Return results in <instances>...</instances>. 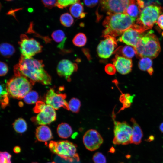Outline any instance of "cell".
Listing matches in <instances>:
<instances>
[{
    "label": "cell",
    "instance_id": "obj_25",
    "mask_svg": "<svg viewBox=\"0 0 163 163\" xmlns=\"http://www.w3.org/2000/svg\"><path fill=\"white\" fill-rule=\"evenodd\" d=\"M0 51L2 56L5 57L9 58L14 54L15 49L11 44L3 43L0 44Z\"/></svg>",
    "mask_w": 163,
    "mask_h": 163
},
{
    "label": "cell",
    "instance_id": "obj_24",
    "mask_svg": "<svg viewBox=\"0 0 163 163\" xmlns=\"http://www.w3.org/2000/svg\"><path fill=\"white\" fill-rule=\"evenodd\" d=\"M51 37L56 42L59 43L57 47L60 49L63 48L66 38L64 32L61 30H57L52 34Z\"/></svg>",
    "mask_w": 163,
    "mask_h": 163
},
{
    "label": "cell",
    "instance_id": "obj_34",
    "mask_svg": "<svg viewBox=\"0 0 163 163\" xmlns=\"http://www.w3.org/2000/svg\"><path fill=\"white\" fill-rule=\"evenodd\" d=\"M93 160L94 163H106L105 157L102 153L97 152L94 155Z\"/></svg>",
    "mask_w": 163,
    "mask_h": 163
},
{
    "label": "cell",
    "instance_id": "obj_8",
    "mask_svg": "<svg viewBox=\"0 0 163 163\" xmlns=\"http://www.w3.org/2000/svg\"><path fill=\"white\" fill-rule=\"evenodd\" d=\"M21 55L30 58L41 52L43 46L40 43L33 38H29L25 34L20 36V40L18 43Z\"/></svg>",
    "mask_w": 163,
    "mask_h": 163
},
{
    "label": "cell",
    "instance_id": "obj_12",
    "mask_svg": "<svg viewBox=\"0 0 163 163\" xmlns=\"http://www.w3.org/2000/svg\"><path fill=\"white\" fill-rule=\"evenodd\" d=\"M83 141L86 148L91 151L97 149L103 142V139L97 130L93 129L85 133Z\"/></svg>",
    "mask_w": 163,
    "mask_h": 163
},
{
    "label": "cell",
    "instance_id": "obj_28",
    "mask_svg": "<svg viewBox=\"0 0 163 163\" xmlns=\"http://www.w3.org/2000/svg\"><path fill=\"white\" fill-rule=\"evenodd\" d=\"M69 110L75 113H78L81 106L80 101L76 98L71 99L68 103Z\"/></svg>",
    "mask_w": 163,
    "mask_h": 163
},
{
    "label": "cell",
    "instance_id": "obj_38",
    "mask_svg": "<svg viewBox=\"0 0 163 163\" xmlns=\"http://www.w3.org/2000/svg\"><path fill=\"white\" fill-rule=\"evenodd\" d=\"M0 75L1 76H3L5 75L7 73L8 71V68L7 64L2 62H0Z\"/></svg>",
    "mask_w": 163,
    "mask_h": 163
},
{
    "label": "cell",
    "instance_id": "obj_45",
    "mask_svg": "<svg viewBox=\"0 0 163 163\" xmlns=\"http://www.w3.org/2000/svg\"><path fill=\"white\" fill-rule=\"evenodd\" d=\"M162 36H163V32H162Z\"/></svg>",
    "mask_w": 163,
    "mask_h": 163
},
{
    "label": "cell",
    "instance_id": "obj_19",
    "mask_svg": "<svg viewBox=\"0 0 163 163\" xmlns=\"http://www.w3.org/2000/svg\"><path fill=\"white\" fill-rule=\"evenodd\" d=\"M114 53L116 55L129 59L133 57L136 54L135 48L128 46L119 47L115 50Z\"/></svg>",
    "mask_w": 163,
    "mask_h": 163
},
{
    "label": "cell",
    "instance_id": "obj_22",
    "mask_svg": "<svg viewBox=\"0 0 163 163\" xmlns=\"http://www.w3.org/2000/svg\"><path fill=\"white\" fill-rule=\"evenodd\" d=\"M69 11L71 14L75 18H82L85 15L83 12V5L80 1L72 5L69 8Z\"/></svg>",
    "mask_w": 163,
    "mask_h": 163
},
{
    "label": "cell",
    "instance_id": "obj_14",
    "mask_svg": "<svg viewBox=\"0 0 163 163\" xmlns=\"http://www.w3.org/2000/svg\"><path fill=\"white\" fill-rule=\"evenodd\" d=\"M77 65L76 63L67 59L60 61L56 69L59 75L64 77L68 82L71 81V76L74 72L77 71Z\"/></svg>",
    "mask_w": 163,
    "mask_h": 163
},
{
    "label": "cell",
    "instance_id": "obj_26",
    "mask_svg": "<svg viewBox=\"0 0 163 163\" xmlns=\"http://www.w3.org/2000/svg\"><path fill=\"white\" fill-rule=\"evenodd\" d=\"M12 125L14 130L18 133H23L27 129V123L25 120L22 118H19L16 119Z\"/></svg>",
    "mask_w": 163,
    "mask_h": 163
},
{
    "label": "cell",
    "instance_id": "obj_13",
    "mask_svg": "<svg viewBox=\"0 0 163 163\" xmlns=\"http://www.w3.org/2000/svg\"><path fill=\"white\" fill-rule=\"evenodd\" d=\"M56 117L55 109L50 105L45 104L36 117L32 119V120L36 124L45 125L55 121Z\"/></svg>",
    "mask_w": 163,
    "mask_h": 163
},
{
    "label": "cell",
    "instance_id": "obj_20",
    "mask_svg": "<svg viewBox=\"0 0 163 163\" xmlns=\"http://www.w3.org/2000/svg\"><path fill=\"white\" fill-rule=\"evenodd\" d=\"M57 132L59 136L62 138L66 139L70 137L72 133V130L68 123H62L57 127Z\"/></svg>",
    "mask_w": 163,
    "mask_h": 163
},
{
    "label": "cell",
    "instance_id": "obj_4",
    "mask_svg": "<svg viewBox=\"0 0 163 163\" xmlns=\"http://www.w3.org/2000/svg\"><path fill=\"white\" fill-rule=\"evenodd\" d=\"M77 145L67 140L56 142L50 141L48 147L54 154L69 162L75 160L79 161L78 154L77 153Z\"/></svg>",
    "mask_w": 163,
    "mask_h": 163
},
{
    "label": "cell",
    "instance_id": "obj_44",
    "mask_svg": "<svg viewBox=\"0 0 163 163\" xmlns=\"http://www.w3.org/2000/svg\"><path fill=\"white\" fill-rule=\"evenodd\" d=\"M56 163L54 162V161H53V162H48V163Z\"/></svg>",
    "mask_w": 163,
    "mask_h": 163
},
{
    "label": "cell",
    "instance_id": "obj_43",
    "mask_svg": "<svg viewBox=\"0 0 163 163\" xmlns=\"http://www.w3.org/2000/svg\"><path fill=\"white\" fill-rule=\"evenodd\" d=\"M159 129L160 131L162 133H163V122L160 124L159 126Z\"/></svg>",
    "mask_w": 163,
    "mask_h": 163
},
{
    "label": "cell",
    "instance_id": "obj_36",
    "mask_svg": "<svg viewBox=\"0 0 163 163\" xmlns=\"http://www.w3.org/2000/svg\"><path fill=\"white\" fill-rule=\"evenodd\" d=\"M104 69L106 72L110 75L115 74L116 71V68L113 64L110 63L107 64L105 67Z\"/></svg>",
    "mask_w": 163,
    "mask_h": 163
},
{
    "label": "cell",
    "instance_id": "obj_17",
    "mask_svg": "<svg viewBox=\"0 0 163 163\" xmlns=\"http://www.w3.org/2000/svg\"><path fill=\"white\" fill-rule=\"evenodd\" d=\"M35 136L38 141L42 142H46L53 138L51 130L45 125H41L37 128Z\"/></svg>",
    "mask_w": 163,
    "mask_h": 163
},
{
    "label": "cell",
    "instance_id": "obj_10",
    "mask_svg": "<svg viewBox=\"0 0 163 163\" xmlns=\"http://www.w3.org/2000/svg\"><path fill=\"white\" fill-rule=\"evenodd\" d=\"M131 0H104L100 1L101 9L107 13H124Z\"/></svg>",
    "mask_w": 163,
    "mask_h": 163
},
{
    "label": "cell",
    "instance_id": "obj_42",
    "mask_svg": "<svg viewBox=\"0 0 163 163\" xmlns=\"http://www.w3.org/2000/svg\"><path fill=\"white\" fill-rule=\"evenodd\" d=\"M13 151L15 153H19L21 151V149L19 146H16L13 148Z\"/></svg>",
    "mask_w": 163,
    "mask_h": 163
},
{
    "label": "cell",
    "instance_id": "obj_1",
    "mask_svg": "<svg viewBox=\"0 0 163 163\" xmlns=\"http://www.w3.org/2000/svg\"><path fill=\"white\" fill-rule=\"evenodd\" d=\"M42 60L33 57L27 58L21 55L19 62L14 66V71L15 76H24L34 85L35 82L43 85L50 84L51 77L44 69Z\"/></svg>",
    "mask_w": 163,
    "mask_h": 163
},
{
    "label": "cell",
    "instance_id": "obj_35",
    "mask_svg": "<svg viewBox=\"0 0 163 163\" xmlns=\"http://www.w3.org/2000/svg\"><path fill=\"white\" fill-rule=\"evenodd\" d=\"M11 155L6 152H0V163H11Z\"/></svg>",
    "mask_w": 163,
    "mask_h": 163
},
{
    "label": "cell",
    "instance_id": "obj_3",
    "mask_svg": "<svg viewBox=\"0 0 163 163\" xmlns=\"http://www.w3.org/2000/svg\"><path fill=\"white\" fill-rule=\"evenodd\" d=\"M138 58L156 57L161 51L159 40L152 30L142 33L134 48Z\"/></svg>",
    "mask_w": 163,
    "mask_h": 163
},
{
    "label": "cell",
    "instance_id": "obj_29",
    "mask_svg": "<svg viewBox=\"0 0 163 163\" xmlns=\"http://www.w3.org/2000/svg\"><path fill=\"white\" fill-rule=\"evenodd\" d=\"M87 38L85 35L83 33H79L77 34L72 40L73 44L78 47L84 46L86 43Z\"/></svg>",
    "mask_w": 163,
    "mask_h": 163
},
{
    "label": "cell",
    "instance_id": "obj_16",
    "mask_svg": "<svg viewBox=\"0 0 163 163\" xmlns=\"http://www.w3.org/2000/svg\"><path fill=\"white\" fill-rule=\"evenodd\" d=\"M142 34L132 27L125 31L118 40L135 48Z\"/></svg>",
    "mask_w": 163,
    "mask_h": 163
},
{
    "label": "cell",
    "instance_id": "obj_41",
    "mask_svg": "<svg viewBox=\"0 0 163 163\" xmlns=\"http://www.w3.org/2000/svg\"><path fill=\"white\" fill-rule=\"evenodd\" d=\"M157 22L159 27L163 30V14L159 16Z\"/></svg>",
    "mask_w": 163,
    "mask_h": 163
},
{
    "label": "cell",
    "instance_id": "obj_46",
    "mask_svg": "<svg viewBox=\"0 0 163 163\" xmlns=\"http://www.w3.org/2000/svg\"><path fill=\"white\" fill-rule=\"evenodd\" d=\"M32 163H37V162H33Z\"/></svg>",
    "mask_w": 163,
    "mask_h": 163
},
{
    "label": "cell",
    "instance_id": "obj_11",
    "mask_svg": "<svg viewBox=\"0 0 163 163\" xmlns=\"http://www.w3.org/2000/svg\"><path fill=\"white\" fill-rule=\"evenodd\" d=\"M66 97L65 94L57 93L53 89L50 88L46 94L45 102L47 104L50 105L55 110L62 107L69 110L68 103L65 100Z\"/></svg>",
    "mask_w": 163,
    "mask_h": 163
},
{
    "label": "cell",
    "instance_id": "obj_9",
    "mask_svg": "<svg viewBox=\"0 0 163 163\" xmlns=\"http://www.w3.org/2000/svg\"><path fill=\"white\" fill-rule=\"evenodd\" d=\"M104 36V39L100 41L97 46V52L100 57L106 59L114 53L117 46V41L115 37L110 35Z\"/></svg>",
    "mask_w": 163,
    "mask_h": 163
},
{
    "label": "cell",
    "instance_id": "obj_2",
    "mask_svg": "<svg viewBox=\"0 0 163 163\" xmlns=\"http://www.w3.org/2000/svg\"><path fill=\"white\" fill-rule=\"evenodd\" d=\"M107 14L108 16L102 24L106 28L103 32V36L109 35L115 37L122 34L132 27L136 19L124 13Z\"/></svg>",
    "mask_w": 163,
    "mask_h": 163
},
{
    "label": "cell",
    "instance_id": "obj_27",
    "mask_svg": "<svg viewBox=\"0 0 163 163\" xmlns=\"http://www.w3.org/2000/svg\"><path fill=\"white\" fill-rule=\"evenodd\" d=\"M8 94L6 87H5L4 84H1L0 102L2 108H5L8 104Z\"/></svg>",
    "mask_w": 163,
    "mask_h": 163
},
{
    "label": "cell",
    "instance_id": "obj_32",
    "mask_svg": "<svg viewBox=\"0 0 163 163\" xmlns=\"http://www.w3.org/2000/svg\"><path fill=\"white\" fill-rule=\"evenodd\" d=\"M60 20L61 24L66 27L71 26L74 22L73 18L68 13L62 14L60 17Z\"/></svg>",
    "mask_w": 163,
    "mask_h": 163
},
{
    "label": "cell",
    "instance_id": "obj_15",
    "mask_svg": "<svg viewBox=\"0 0 163 163\" xmlns=\"http://www.w3.org/2000/svg\"><path fill=\"white\" fill-rule=\"evenodd\" d=\"M112 61L116 70L120 73L126 75L131 71L133 64L130 59L116 55Z\"/></svg>",
    "mask_w": 163,
    "mask_h": 163
},
{
    "label": "cell",
    "instance_id": "obj_18",
    "mask_svg": "<svg viewBox=\"0 0 163 163\" xmlns=\"http://www.w3.org/2000/svg\"><path fill=\"white\" fill-rule=\"evenodd\" d=\"M131 121L132 123L131 143L139 144L141 142L143 136L142 130L139 125L134 118H131Z\"/></svg>",
    "mask_w": 163,
    "mask_h": 163
},
{
    "label": "cell",
    "instance_id": "obj_31",
    "mask_svg": "<svg viewBox=\"0 0 163 163\" xmlns=\"http://www.w3.org/2000/svg\"><path fill=\"white\" fill-rule=\"evenodd\" d=\"M133 96L129 94H123L120 97V101L123 104V107L120 110H123L130 106L133 101Z\"/></svg>",
    "mask_w": 163,
    "mask_h": 163
},
{
    "label": "cell",
    "instance_id": "obj_40",
    "mask_svg": "<svg viewBox=\"0 0 163 163\" xmlns=\"http://www.w3.org/2000/svg\"><path fill=\"white\" fill-rule=\"evenodd\" d=\"M85 5L88 7H92L96 5L98 3V0H84Z\"/></svg>",
    "mask_w": 163,
    "mask_h": 163
},
{
    "label": "cell",
    "instance_id": "obj_33",
    "mask_svg": "<svg viewBox=\"0 0 163 163\" xmlns=\"http://www.w3.org/2000/svg\"><path fill=\"white\" fill-rule=\"evenodd\" d=\"M79 1V0H59L57 1L56 6L62 9Z\"/></svg>",
    "mask_w": 163,
    "mask_h": 163
},
{
    "label": "cell",
    "instance_id": "obj_21",
    "mask_svg": "<svg viewBox=\"0 0 163 163\" xmlns=\"http://www.w3.org/2000/svg\"><path fill=\"white\" fill-rule=\"evenodd\" d=\"M142 11L136 1L131 0L124 14L132 18H136L139 17Z\"/></svg>",
    "mask_w": 163,
    "mask_h": 163
},
{
    "label": "cell",
    "instance_id": "obj_37",
    "mask_svg": "<svg viewBox=\"0 0 163 163\" xmlns=\"http://www.w3.org/2000/svg\"><path fill=\"white\" fill-rule=\"evenodd\" d=\"M57 0H42L41 2L45 7L49 9H51L56 6Z\"/></svg>",
    "mask_w": 163,
    "mask_h": 163
},
{
    "label": "cell",
    "instance_id": "obj_30",
    "mask_svg": "<svg viewBox=\"0 0 163 163\" xmlns=\"http://www.w3.org/2000/svg\"><path fill=\"white\" fill-rule=\"evenodd\" d=\"M38 93L34 91L29 92L24 97V101L28 104H34L36 102L38 99Z\"/></svg>",
    "mask_w": 163,
    "mask_h": 163
},
{
    "label": "cell",
    "instance_id": "obj_39",
    "mask_svg": "<svg viewBox=\"0 0 163 163\" xmlns=\"http://www.w3.org/2000/svg\"><path fill=\"white\" fill-rule=\"evenodd\" d=\"M45 104L42 101L37 102L34 108V111L36 113H40Z\"/></svg>",
    "mask_w": 163,
    "mask_h": 163
},
{
    "label": "cell",
    "instance_id": "obj_6",
    "mask_svg": "<svg viewBox=\"0 0 163 163\" xmlns=\"http://www.w3.org/2000/svg\"><path fill=\"white\" fill-rule=\"evenodd\" d=\"M163 11L159 5L153 4L145 7L136 20V24L145 31L152 28Z\"/></svg>",
    "mask_w": 163,
    "mask_h": 163
},
{
    "label": "cell",
    "instance_id": "obj_5",
    "mask_svg": "<svg viewBox=\"0 0 163 163\" xmlns=\"http://www.w3.org/2000/svg\"><path fill=\"white\" fill-rule=\"evenodd\" d=\"M32 85L28 79L24 76H15L7 82L6 87L10 96L20 99L31 91Z\"/></svg>",
    "mask_w": 163,
    "mask_h": 163
},
{
    "label": "cell",
    "instance_id": "obj_23",
    "mask_svg": "<svg viewBox=\"0 0 163 163\" xmlns=\"http://www.w3.org/2000/svg\"><path fill=\"white\" fill-rule=\"evenodd\" d=\"M152 59L148 57L141 58L138 63L140 69L144 71H147L149 74L152 75L153 72L152 67Z\"/></svg>",
    "mask_w": 163,
    "mask_h": 163
},
{
    "label": "cell",
    "instance_id": "obj_7",
    "mask_svg": "<svg viewBox=\"0 0 163 163\" xmlns=\"http://www.w3.org/2000/svg\"><path fill=\"white\" fill-rule=\"evenodd\" d=\"M114 113H113L112 115L114 124L113 143L122 145L131 143L132 127L125 121L120 122L116 121Z\"/></svg>",
    "mask_w": 163,
    "mask_h": 163
}]
</instances>
